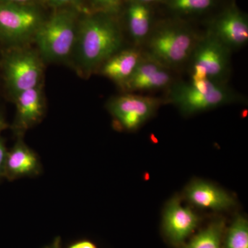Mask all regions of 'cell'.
I'll list each match as a JSON object with an SVG mask.
<instances>
[{"label":"cell","mask_w":248,"mask_h":248,"mask_svg":"<svg viewBox=\"0 0 248 248\" xmlns=\"http://www.w3.org/2000/svg\"><path fill=\"white\" fill-rule=\"evenodd\" d=\"M8 151H6L4 143L0 140V179L4 177L5 164Z\"/></svg>","instance_id":"44dd1931"},{"label":"cell","mask_w":248,"mask_h":248,"mask_svg":"<svg viewBox=\"0 0 248 248\" xmlns=\"http://www.w3.org/2000/svg\"><path fill=\"white\" fill-rule=\"evenodd\" d=\"M67 248H97L95 244H93L89 240H81V241H77L73 243L71 246Z\"/></svg>","instance_id":"7402d4cb"},{"label":"cell","mask_w":248,"mask_h":248,"mask_svg":"<svg viewBox=\"0 0 248 248\" xmlns=\"http://www.w3.org/2000/svg\"><path fill=\"white\" fill-rule=\"evenodd\" d=\"M98 12L115 15L120 11L122 0H93Z\"/></svg>","instance_id":"ffe728a7"},{"label":"cell","mask_w":248,"mask_h":248,"mask_svg":"<svg viewBox=\"0 0 248 248\" xmlns=\"http://www.w3.org/2000/svg\"><path fill=\"white\" fill-rule=\"evenodd\" d=\"M208 31L231 50L242 48L248 42V16L232 4L212 21Z\"/></svg>","instance_id":"9c48e42d"},{"label":"cell","mask_w":248,"mask_h":248,"mask_svg":"<svg viewBox=\"0 0 248 248\" xmlns=\"http://www.w3.org/2000/svg\"><path fill=\"white\" fill-rule=\"evenodd\" d=\"M231 50L211 32L200 37L191 60V79L226 82L231 71Z\"/></svg>","instance_id":"5b68a950"},{"label":"cell","mask_w":248,"mask_h":248,"mask_svg":"<svg viewBox=\"0 0 248 248\" xmlns=\"http://www.w3.org/2000/svg\"><path fill=\"white\" fill-rule=\"evenodd\" d=\"M217 0H165L164 4L178 16H196L206 14L216 5Z\"/></svg>","instance_id":"ac0fdd59"},{"label":"cell","mask_w":248,"mask_h":248,"mask_svg":"<svg viewBox=\"0 0 248 248\" xmlns=\"http://www.w3.org/2000/svg\"><path fill=\"white\" fill-rule=\"evenodd\" d=\"M185 197L198 208L222 211L235 205L234 198L226 191L205 181L197 180L186 188Z\"/></svg>","instance_id":"7c38bea8"},{"label":"cell","mask_w":248,"mask_h":248,"mask_svg":"<svg viewBox=\"0 0 248 248\" xmlns=\"http://www.w3.org/2000/svg\"><path fill=\"white\" fill-rule=\"evenodd\" d=\"M224 231V221L215 220L184 245V248H223Z\"/></svg>","instance_id":"e0dca14e"},{"label":"cell","mask_w":248,"mask_h":248,"mask_svg":"<svg viewBox=\"0 0 248 248\" xmlns=\"http://www.w3.org/2000/svg\"><path fill=\"white\" fill-rule=\"evenodd\" d=\"M126 18L129 32L135 43H145L153 28L151 5L129 2Z\"/></svg>","instance_id":"2e32d148"},{"label":"cell","mask_w":248,"mask_h":248,"mask_svg":"<svg viewBox=\"0 0 248 248\" xmlns=\"http://www.w3.org/2000/svg\"><path fill=\"white\" fill-rule=\"evenodd\" d=\"M6 128V124L5 123L4 120H3L2 117L0 115V132L2 131Z\"/></svg>","instance_id":"4316f807"},{"label":"cell","mask_w":248,"mask_h":248,"mask_svg":"<svg viewBox=\"0 0 248 248\" xmlns=\"http://www.w3.org/2000/svg\"><path fill=\"white\" fill-rule=\"evenodd\" d=\"M35 0H0V2L8 4L31 5Z\"/></svg>","instance_id":"cb8c5ba5"},{"label":"cell","mask_w":248,"mask_h":248,"mask_svg":"<svg viewBox=\"0 0 248 248\" xmlns=\"http://www.w3.org/2000/svg\"><path fill=\"white\" fill-rule=\"evenodd\" d=\"M167 90V97L165 99L166 104H173L186 115L244 100V98L230 88L226 82L210 79L173 82Z\"/></svg>","instance_id":"3957f363"},{"label":"cell","mask_w":248,"mask_h":248,"mask_svg":"<svg viewBox=\"0 0 248 248\" xmlns=\"http://www.w3.org/2000/svg\"><path fill=\"white\" fill-rule=\"evenodd\" d=\"M50 4L55 6H66L68 4H74L79 0H47Z\"/></svg>","instance_id":"603a6c76"},{"label":"cell","mask_w":248,"mask_h":248,"mask_svg":"<svg viewBox=\"0 0 248 248\" xmlns=\"http://www.w3.org/2000/svg\"><path fill=\"white\" fill-rule=\"evenodd\" d=\"M43 22L40 11L32 5L0 2V37L8 42L34 37Z\"/></svg>","instance_id":"52a82bcc"},{"label":"cell","mask_w":248,"mask_h":248,"mask_svg":"<svg viewBox=\"0 0 248 248\" xmlns=\"http://www.w3.org/2000/svg\"><path fill=\"white\" fill-rule=\"evenodd\" d=\"M14 99L17 110L15 128L19 133H24L40 122L45 113V102L40 85L16 94Z\"/></svg>","instance_id":"4fadbf2b"},{"label":"cell","mask_w":248,"mask_h":248,"mask_svg":"<svg viewBox=\"0 0 248 248\" xmlns=\"http://www.w3.org/2000/svg\"><path fill=\"white\" fill-rule=\"evenodd\" d=\"M122 31L113 15L97 12L85 17L77 35L78 59L82 69L91 73L122 47Z\"/></svg>","instance_id":"6da1fadb"},{"label":"cell","mask_w":248,"mask_h":248,"mask_svg":"<svg viewBox=\"0 0 248 248\" xmlns=\"http://www.w3.org/2000/svg\"><path fill=\"white\" fill-rule=\"evenodd\" d=\"M165 0H128L129 2L141 3V4L152 5L153 4H164Z\"/></svg>","instance_id":"d4e9b609"},{"label":"cell","mask_w":248,"mask_h":248,"mask_svg":"<svg viewBox=\"0 0 248 248\" xmlns=\"http://www.w3.org/2000/svg\"><path fill=\"white\" fill-rule=\"evenodd\" d=\"M225 248H248V223L242 216H238L228 228Z\"/></svg>","instance_id":"d6986e66"},{"label":"cell","mask_w":248,"mask_h":248,"mask_svg":"<svg viewBox=\"0 0 248 248\" xmlns=\"http://www.w3.org/2000/svg\"><path fill=\"white\" fill-rule=\"evenodd\" d=\"M5 78L14 96L40 86L43 68L40 58L30 50H17L6 55Z\"/></svg>","instance_id":"ba28073f"},{"label":"cell","mask_w":248,"mask_h":248,"mask_svg":"<svg viewBox=\"0 0 248 248\" xmlns=\"http://www.w3.org/2000/svg\"><path fill=\"white\" fill-rule=\"evenodd\" d=\"M164 104L165 99L125 94L111 99L107 108L120 127L134 131L151 119Z\"/></svg>","instance_id":"8992f818"},{"label":"cell","mask_w":248,"mask_h":248,"mask_svg":"<svg viewBox=\"0 0 248 248\" xmlns=\"http://www.w3.org/2000/svg\"><path fill=\"white\" fill-rule=\"evenodd\" d=\"M200 36L185 22L168 19L153 26L146 43L144 55L169 70L190 60Z\"/></svg>","instance_id":"7a4b0ae2"},{"label":"cell","mask_w":248,"mask_h":248,"mask_svg":"<svg viewBox=\"0 0 248 248\" xmlns=\"http://www.w3.org/2000/svg\"><path fill=\"white\" fill-rule=\"evenodd\" d=\"M144 55L135 48L119 51L102 64V74L121 86L128 81Z\"/></svg>","instance_id":"9a60e30c"},{"label":"cell","mask_w":248,"mask_h":248,"mask_svg":"<svg viewBox=\"0 0 248 248\" xmlns=\"http://www.w3.org/2000/svg\"><path fill=\"white\" fill-rule=\"evenodd\" d=\"M170 71L144 55L133 75L122 87L128 92L168 89L174 82Z\"/></svg>","instance_id":"8fae6325"},{"label":"cell","mask_w":248,"mask_h":248,"mask_svg":"<svg viewBox=\"0 0 248 248\" xmlns=\"http://www.w3.org/2000/svg\"><path fill=\"white\" fill-rule=\"evenodd\" d=\"M200 222V217L195 212L183 206L179 197H174L165 209L163 231L171 244L182 246Z\"/></svg>","instance_id":"30bf717a"},{"label":"cell","mask_w":248,"mask_h":248,"mask_svg":"<svg viewBox=\"0 0 248 248\" xmlns=\"http://www.w3.org/2000/svg\"><path fill=\"white\" fill-rule=\"evenodd\" d=\"M45 248H62L61 247V239L60 237L55 238V240L48 246Z\"/></svg>","instance_id":"484cf974"},{"label":"cell","mask_w":248,"mask_h":248,"mask_svg":"<svg viewBox=\"0 0 248 248\" xmlns=\"http://www.w3.org/2000/svg\"><path fill=\"white\" fill-rule=\"evenodd\" d=\"M77 35L75 15L69 11H60L44 21L34 37L42 56L54 61L70 55L76 45Z\"/></svg>","instance_id":"277c9868"},{"label":"cell","mask_w":248,"mask_h":248,"mask_svg":"<svg viewBox=\"0 0 248 248\" xmlns=\"http://www.w3.org/2000/svg\"><path fill=\"white\" fill-rule=\"evenodd\" d=\"M41 163L37 154L22 141L19 140L8 151L5 164L4 177L10 180L32 177L40 174Z\"/></svg>","instance_id":"5bb4252c"}]
</instances>
